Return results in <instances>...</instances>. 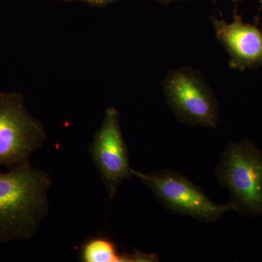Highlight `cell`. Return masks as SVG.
Returning <instances> with one entry per match:
<instances>
[{"mask_svg":"<svg viewBox=\"0 0 262 262\" xmlns=\"http://www.w3.org/2000/svg\"><path fill=\"white\" fill-rule=\"evenodd\" d=\"M51 186L48 174L30 163L0 173V243L35 234L48 215Z\"/></svg>","mask_w":262,"mask_h":262,"instance_id":"obj_1","label":"cell"},{"mask_svg":"<svg viewBox=\"0 0 262 262\" xmlns=\"http://www.w3.org/2000/svg\"><path fill=\"white\" fill-rule=\"evenodd\" d=\"M162 89L169 107L179 122L216 127L218 102L199 72L187 67L169 71L162 82Z\"/></svg>","mask_w":262,"mask_h":262,"instance_id":"obj_4","label":"cell"},{"mask_svg":"<svg viewBox=\"0 0 262 262\" xmlns=\"http://www.w3.org/2000/svg\"><path fill=\"white\" fill-rule=\"evenodd\" d=\"M80 256L84 262H125V253H119L115 243L105 236L86 241L81 247Z\"/></svg>","mask_w":262,"mask_h":262,"instance_id":"obj_8","label":"cell"},{"mask_svg":"<svg viewBox=\"0 0 262 262\" xmlns=\"http://www.w3.org/2000/svg\"><path fill=\"white\" fill-rule=\"evenodd\" d=\"M117 0H90L89 4L94 5V6H104L111 4Z\"/></svg>","mask_w":262,"mask_h":262,"instance_id":"obj_9","label":"cell"},{"mask_svg":"<svg viewBox=\"0 0 262 262\" xmlns=\"http://www.w3.org/2000/svg\"><path fill=\"white\" fill-rule=\"evenodd\" d=\"M46 139V127L27 112L22 95L0 93V167L10 170L30 163Z\"/></svg>","mask_w":262,"mask_h":262,"instance_id":"obj_3","label":"cell"},{"mask_svg":"<svg viewBox=\"0 0 262 262\" xmlns=\"http://www.w3.org/2000/svg\"><path fill=\"white\" fill-rule=\"evenodd\" d=\"M64 2H67V3H71V2H75V0H63Z\"/></svg>","mask_w":262,"mask_h":262,"instance_id":"obj_12","label":"cell"},{"mask_svg":"<svg viewBox=\"0 0 262 262\" xmlns=\"http://www.w3.org/2000/svg\"><path fill=\"white\" fill-rule=\"evenodd\" d=\"M90 155L111 198L125 179L134 177L128 149L120 128V114L113 106L105 112L101 127L89 146Z\"/></svg>","mask_w":262,"mask_h":262,"instance_id":"obj_6","label":"cell"},{"mask_svg":"<svg viewBox=\"0 0 262 262\" xmlns=\"http://www.w3.org/2000/svg\"><path fill=\"white\" fill-rule=\"evenodd\" d=\"M215 38L229 56L230 68L244 72L262 67V31L257 24L245 23L234 11L231 23L224 18H212Z\"/></svg>","mask_w":262,"mask_h":262,"instance_id":"obj_7","label":"cell"},{"mask_svg":"<svg viewBox=\"0 0 262 262\" xmlns=\"http://www.w3.org/2000/svg\"><path fill=\"white\" fill-rule=\"evenodd\" d=\"M75 1H81V2H84V3H89L90 0H75Z\"/></svg>","mask_w":262,"mask_h":262,"instance_id":"obj_11","label":"cell"},{"mask_svg":"<svg viewBox=\"0 0 262 262\" xmlns=\"http://www.w3.org/2000/svg\"><path fill=\"white\" fill-rule=\"evenodd\" d=\"M158 1L162 3H169L170 2L173 1V0H158ZM213 1H215V0H213Z\"/></svg>","mask_w":262,"mask_h":262,"instance_id":"obj_10","label":"cell"},{"mask_svg":"<svg viewBox=\"0 0 262 262\" xmlns=\"http://www.w3.org/2000/svg\"><path fill=\"white\" fill-rule=\"evenodd\" d=\"M133 173L147 186L162 204L174 213L214 222L227 212L237 211L232 202L227 205L213 203L201 188L178 171L165 170L143 173L133 169Z\"/></svg>","mask_w":262,"mask_h":262,"instance_id":"obj_5","label":"cell"},{"mask_svg":"<svg viewBox=\"0 0 262 262\" xmlns=\"http://www.w3.org/2000/svg\"><path fill=\"white\" fill-rule=\"evenodd\" d=\"M216 178L229 189L237 211L250 216L262 214V151L251 141L228 144Z\"/></svg>","mask_w":262,"mask_h":262,"instance_id":"obj_2","label":"cell"}]
</instances>
